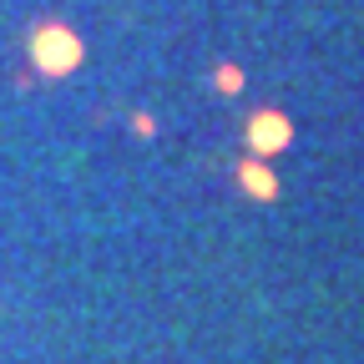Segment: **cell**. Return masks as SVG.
<instances>
[{"label":"cell","instance_id":"cell-3","mask_svg":"<svg viewBox=\"0 0 364 364\" xmlns=\"http://www.w3.org/2000/svg\"><path fill=\"white\" fill-rule=\"evenodd\" d=\"M238 188L253 198V203H273L279 198V177H273V167L263 157H243L238 162Z\"/></svg>","mask_w":364,"mask_h":364},{"label":"cell","instance_id":"cell-4","mask_svg":"<svg viewBox=\"0 0 364 364\" xmlns=\"http://www.w3.org/2000/svg\"><path fill=\"white\" fill-rule=\"evenodd\" d=\"M213 81H218V91H243V71L238 66H218Z\"/></svg>","mask_w":364,"mask_h":364},{"label":"cell","instance_id":"cell-2","mask_svg":"<svg viewBox=\"0 0 364 364\" xmlns=\"http://www.w3.org/2000/svg\"><path fill=\"white\" fill-rule=\"evenodd\" d=\"M289 147H294V122H289V112L268 107V112H253V117H248V157L273 162V157L289 152Z\"/></svg>","mask_w":364,"mask_h":364},{"label":"cell","instance_id":"cell-1","mask_svg":"<svg viewBox=\"0 0 364 364\" xmlns=\"http://www.w3.org/2000/svg\"><path fill=\"white\" fill-rule=\"evenodd\" d=\"M26 56H31L36 76L61 81V76H71V71L86 61V46H81V36H76L71 26H61V21H41V26L31 31V41H26Z\"/></svg>","mask_w":364,"mask_h":364}]
</instances>
